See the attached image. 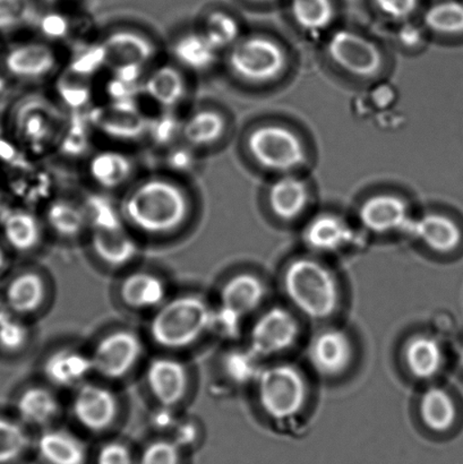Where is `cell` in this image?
I'll use <instances>...</instances> for the list:
<instances>
[{
  "label": "cell",
  "instance_id": "cell-30",
  "mask_svg": "<svg viewBox=\"0 0 463 464\" xmlns=\"http://www.w3.org/2000/svg\"><path fill=\"white\" fill-rule=\"evenodd\" d=\"M403 356L408 370L416 379H432L443 366L441 344L430 335H416L408 341Z\"/></svg>",
  "mask_w": 463,
  "mask_h": 464
},
{
  "label": "cell",
  "instance_id": "cell-19",
  "mask_svg": "<svg viewBox=\"0 0 463 464\" xmlns=\"http://www.w3.org/2000/svg\"><path fill=\"white\" fill-rule=\"evenodd\" d=\"M93 122L102 133L116 140H138L150 129L147 118L130 100L99 108L93 112Z\"/></svg>",
  "mask_w": 463,
  "mask_h": 464
},
{
  "label": "cell",
  "instance_id": "cell-44",
  "mask_svg": "<svg viewBox=\"0 0 463 464\" xmlns=\"http://www.w3.org/2000/svg\"><path fill=\"white\" fill-rule=\"evenodd\" d=\"M243 317L224 306L212 309L210 334L222 339H234L238 335Z\"/></svg>",
  "mask_w": 463,
  "mask_h": 464
},
{
  "label": "cell",
  "instance_id": "cell-39",
  "mask_svg": "<svg viewBox=\"0 0 463 464\" xmlns=\"http://www.w3.org/2000/svg\"><path fill=\"white\" fill-rule=\"evenodd\" d=\"M426 25L443 34H458L463 32V4L448 0L435 4L425 15Z\"/></svg>",
  "mask_w": 463,
  "mask_h": 464
},
{
  "label": "cell",
  "instance_id": "cell-17",
  "mask_svg": "<svg viewBox=\"0 0 463 464\" xmlns=\"http://www.w3.org/2000/svg\"><path fill=\"white\" fill-rule=\"evenodd\" d=\"M307 356L319 374L328 377L342 374L352 361V341L342 331L325 330L312 340Z\"/></svg>",
  "mask_w": 463,
  "mask_h": 464
},
{
  "label": "cell",
  "instance_id": "cell-34",
  "mask_svg": "<svg viewBox=\"0 0 463 464\" xmlns=\"http://www.w3.org/2000/svg\"><path fill=\"white\" fill-rule=\"evenodd\" d=\"M420 413L421 420L430 430L444 433L455 424L457 408L447 391L432 388L421 397Z\"/></svg>",
  "mask_w": 463,
  "mask_h": 464
},
{
  "label": "cell",
  "instance_id": "cell-18",
  "mask_svg": "<svg viewBox=\"0 0 463 464\" xmlns=\"http://www.w3.org/2000/svg\"><path fill=\"white\" fill-rule=\"evenodd\" d=\"M142 89L152 102L165 111L181 106L189 94L185 71L174 63L154 68L144 77Z\"/></svg>",
  "mask_w": 463,
  "mask_h": 464
},
{
  "label": "cell",
  "instance_id": "cell-6",
  "mask_svg": "<svg viewBox=\"0 0 463 464\" xmlns=\"http://www.w3.org/2000/svg\"><path fill=\"white\" fill-rule=\"evenodd\" d=\"M287 57L284 49L265 36L253 35L230 49L228 65L238 79L249 83H266L285 70Z\"/></svg>",
  "mask_w": 463,
  "mask_h": 464
},
{
  "label": "cell",
  "instance_id": "cell-23",
  "mask_svg": "<svg viewBox=\"0 0 463 464\" xmlns=\"http://www.w3.org/2000/svg\"><path fill=\"white\" fill-rule=\"evenodd\" d=\"M34 445L45 464H85L88 459L83 440L72 431L57 427L41 430Z\"/></svg>",
  "mask_w": 463,
  "mask_h": 464
},
{
  "label": "cell",
  "instance_id": "cell-48",
  "mask_svg": "<svg viewBox=\"0 0 463 464\" xmlns=\"http://www.w3.org/2000/svg\"><path fill=\"white\" fill-rule=\"evenodd\" d=\"M178 420L179 418L176 416L175 408L159 406L152 416L154 429L161 430L171 431Z\"/></svg>",
  "mask_w": 463,
  "mask_h": 464
},
{
  "label": "cell",
  "instance_id": "cell-45",
  "mask_svg": "<svg viewBox=\"0 0 463 464\" xmlns=\"http://www.w3.org/2000/svg\"><path fill=\"white\" fill-rule=\"evenodd\" d=\"M95 464H136L129 445L111 440L99 449Z\"/></svg>",
  "mask_w": 463,
  "mask_h": 464
},
{
  "label": "cell",
  "instance_id": "cell-13",
  "mask_svg": "<svg viewBox=\"0 0 463 464\" xmlns=\"http://www.w3.org/2000/svg\"><path fill=\"white\" fill-rule=\"evenodd\" d=\"M13 413L27 429L53 427L61 416V400L52 386L27 385L13 398Z\"/></svg>",
  "mask_w": 463,
  "mask_h": 464
},
{
  "label": "cell",
  "instance_id": "cell-12",
  "mask_svg": "<svg viewBox=\"0 0 463 464\" xmlns=\"http://www.w3.org/2000/svg\"><path fill=\"white\" fill-rule=\"evenodd\" d=\"M328 52L337 65L358 76L374 75L382 65L378 47L351 31H339L331 36Z\"/></svg>",
  "mask_w": 463,
  "mask_h": 464
},
{
  "label": "cell",
  "instance_id": "cell-47",
  "mask_svg": "<svg viewBox=\"0 0 463 464\" xmlns=\"http://www.w3.org/2000/svg\"><path fill=\"white\" fill-rule=\"evenodd\" d=\"M379 8L390 17L406 18L414 13L419 0H375Z\"/></svg>",
  "mask_w": 463,
  "mask_h": 464
},
{
  "label": "cell",
  "instance_id": "cell-2",
  "mask_svg": "<svg viewBox=\"0 0 463 464\" xmlns=\"http://www.w3.org/2000/svg\"><path fill=\"white\" fill-rule=\"evenodd\" d=\"M212 309L199 295L167 299L153 312L149 324L150 338L158 347L170 352L192 347L210 334Z\"/></svg>",
  "mask_w": 463,
  "mask_h": 464
},
{
  "label": "cell",
  "instance_id": "cell-24",
  "mask_svg": "<svg viewBox=\"0 0 463 464\" xmlns=\"http://www.w3.org/2000/svg\"><path fill=\"white\" fill-rule=\"evenodd\" d=\"M362 225L378 234L405 229L410 225L408 208L393 195H376L362 204L360 211Z\"/></svg>",
  "mask_w": 463,
  "mask_h": 464
},
{
  "label": "cell",
  "instance_id": "cell-36",
  "mask_svg": "<svg viewBox=\"0 0 463 464\" xmlns=\"http://www.w3.org/2000/svg\"><path fill=\"white\" fill-rule=\"evenodd\" d=\"M217 52L231 48L238 43L240 29L237 20L225 12L207 14L198 29Z\"/></svg>",
  "mask_w": 463,
  "mask_h": 464
},
{
  "label": "cell",
  "instance_id": "cell-4",
  "mask_svg": "<svg viewBox=\"0 0 463 464\" xmlns=\"http://www.w3.org/2000/svg\"><path fill=\"white\" fill-rule=\"evenodd\" d=\"M263 411L275 420H289L305 406L307 385L302 372L288 363L265 368L256 380Z\"/></svg>",
  "mask_w": 463,
  "mask_h": 464
},
{
  "label": "cell",
  "instance_id": "cell-42",
  "mask_svg": "<svg viewBox=\"0 0 463 464\" xmlns=\"http://www.w3.org/2000/svg\"><path fill=\"white\" fill-rule=\"evenodd\" d=\"M183 449L171 439L152 440L143 449L136 464H181Z\"/></svg>",
  "mask_w": 463,
  "mask_h": 464
},
{
  "label": "cell",
  "instance_id": "cell-28",
  "mask_svg": "<svg viewBox=\"0 0 463 464\" xmlns=\"http://www.w3.org/2000/svg\"><path fill=\"white\" fill-rule=\"evenodd\" d=\"M406 229L439 253L452 252L462 239L459 226L450 218L442 215L425 216L419 221L410 222Z\"/></svg>",
  "mask_w": 463,
  "mask_h": 464
},
{
  "label": "cell",
  "instance_id": "cell-54",
  "mask_svg": "<svg viewBox=\"0 0 463 464\" xmlns=\"http://www.w3.org/2000/svg\"><path fill=\"white\" fill-rule=\"evenodd\" d=\"M261 2H262V0H261Z\"/></svg>",
  "mask_w": 463,
  "mask_h": 464
},
{
  "label": "cell",
  "instance_id": "cell-51",
  "mask_svg": "<svg viewBox=\"0 0 463 464\" xmlns=\"http://www.w3.org/2000/svg\"><path fill=\"white\" fill-rule=\"evenodd\" d=\"M12 315H15L11 309H9L8 304L5 302L2 294H0V323L7 320L8 317Z\"/></svg>",
  "mask_w": 463,
  "mask_h": 464
},
{
  "label": "cell",
  "instance_id": "cell-31",
  "mask_svg": "<svg viewBox=\"0 0 463 464\" xmlns=\"http://www.w3.org/2000/svg\"><path fill=\"white\" fill-rule=\"evenodd\" d=\"M44 222L62 238L74 239L89 229L85 207L68 198L50 202L44 210Z\"/></svg>",
  "mask_w": 463,
  "mask_h": 464
},
{
  "label": "cell",
  "instance_id": "cell-1",
  "mask_svg": "<svg viewBox=\"0 0 463 464\" xmlns=\"http://www.w3.org/2000/svg\"><path fill=\"white\" fill-rule=\"evenodd\" d=\"M118 208L126 226L139 234L166 237L188 224L194 199L179 180L150 176L130 186Z\"/></svg>",
  "mask_w": 463,
  "mask_h": 464
},
{
  "label": "cell",
  "instance_id": "cell-41",
  "mask_svg": "<svg viewBox=\"0 0 463 464\" xmlns=\"http://www.w3.org/2000/svg\"><path fill=\"white\" fill-rule=\"evenodd\" d=\"M34 18L35 11L31 0H0V31L20 29Z\"/></svg>",
  "mask_w": 463,
  "mask_h": 464
},
{
  "label": "cell",
  "instance_id": "cell-32",
  "mask_svg": "<svg viewBox=\"0 0 463 464\" xmlns=\"http://www.w3.org/2000/svg\"><path fill=\"white\" fill-rule=\"evenodd\" d=\"M352 237V232L346 222L333 215L317 217L305 232L307 244L320 252H334L342 248Z\"/></svg>",
  "mask_w": 463,
  "mask_h": 464
},
{
  "label": "cell",
  "instance_id": "cell-8",
  "mask_svg": "<svg viewBox=\"0 0 463 464\" xmlns=\"http://www.w3.org/2000/svg\"><path fill=\"white\" fill-rule=\"evenodd\" d=\"M252 157L267 169L287 171L302 165L306 153L302 140L285 127L263 126L248 136Z\"/></svg>",
  "mask_w": 463,
  "mask_h": 464
},
{
  "label": "cell",
  "instance_id": "cell-15",
  "mask_svg": "<svg viewBox=\"0 0 463 464\" xmlns=\"http://www.w3.org/2000/svg\"><path fill=\"white\" fill-rule=\"evenodd\" d=\"M43 372L52 388L74 391L93 374L91 354L74 347L53 350L44 358Z\"/></svg>",
  "mask_w": 463,
  "mask_h": 464
},
{
  "label": "cell",
  "instance_id": "cell-46",
  "mask_svg": "<svg viewBox=\"0 0 463 464\" xmlns=\"http://www.w3.org/2000/svg\"><path fill=\"white\" fill-rule=\"evenodd\" d=\"M172 431L171 440L181 449L192 447L199 438V427L197 422L189 420H179Z\"/></svg>",
  "mask_w": 463,
  "mask_h": 464
},
{
  "label": "cell",
  "instance_id": "cell-49",
  "mask_svg": "<svg viewBox=\"0 0 463 464\" xmlns=\"http://www.w3.org/2000/svg\"><path fill=\"white\" fill-rule=\"evenodd\" d=\"M41 24H43V32L52 35L63 34L66 30L65 20L62 16L53 15V14L45 16Z\"/></svg>",
  "mask_w": 463,
  "mask_h": 464
},
{
  "label": "cell",
  "instance_id": "cell-50",
  "mask_svg": "<svg viewBox=\"0 0 463 464\" xmlns=\"http://www.w3.org/2000/svg\"><path fill=\"white\" fill-rule=\"evenodd\" d=\"M11 252L3 243L0 238V280H3L7 276L9 270H11L12 256Z\"/></svg>",
  "mask_w": 463,
  "mask_h": 464
},
{
  "label": "cell",
  "instance_id": "cell-38",
  "mask_svg": "<svg viewBox=\"0 0 463 464\" xmlns=\"http://www.w3.org/2000/svg\"><path fill=\"white\" fill-rule=\"evenodd\" d=\"M292 9L294 20L308 31L325 29L334 15L331 0H293Z\"/></svg>",
  "mask_w": 463,
  "mask_h": 464
},
{
  "label": "cell",
  "instance_id": "cell-16",
  "mask_svg": "<svg viewBox=\"0 0 463 464\" xmlns=\"http://www.w3.org/2000/svg\"><path fill=\"white\" fill-rule=\"evenodd\" d=\"M3 280L0 294L16 316L26 320L43 307L47 285L39 272L25 268L11 275L7 273Z\"/></svg>",
  "mask_w": 463,
  "mask_h": 464
},
{
  "label": "cell",
  "instance_id": "cell-7",
  "mask_svg": "<svg viewBox=\"0 0 463 464\" xmlns=\"http://www.w3.org/2000/svg\"><path fill=\"white\" fill-rule=\"evenodd\" d=\"M143 352V341L134 331L109 332L98 340L90 353L93 372L108 381L125 379L139 365Z\"/></svg>",
  "mask_w": 463,
  "mask_h": 464
},
{
  "label": "cell",
  "instance_id": "cell-27",
  "mask_svg": "<svg viewBox=\"0 0 463 464\" xmlns=\"http://www.w3.org/2000/svg\"><path fill=\"white\" fill-rule=\"evenodd\" d=\"M265 297V286L256 276L239 273L222 285L219 304L244 318L260 307Z\"/></svg>",
  "mask_w": 463,
  "mask_h": 464
},
{
  "label": "cell",
  "instance_id": "cell-9",
  "mask_svg": "<svg viewBox=\"0 0 463 464\" xmlns=\"http://www.w3.org/2000/svg\"><path fill=\"white\" fill-rule=\"evenodd\" d=\"M71 411L82 429L90 433H103L118 420L120 400L108 386L88 381L74 390Z\"/></svg>",
  "mask_w": 463,
  "mask_h": 464
},
{
  "label": "cell",
  "instance_id": "cell-5",
  "mask_svg": "<svg viewBox=\"0 0 463 464\" xmlns=\"http://www.w3.org/2000/svg\"><path fill=\"white\" fill-rule=\"evenodd\" d=\"M102 50L104 66L116 79L127 83H138L144 67L158 54V47L151 36L143 32L122 27L113 30L99 44Z\"/></svg>",
  "mask_w": 463,
  "mask_h": 464
},
{
  "label": "cell",
  "instance_id": "cell-37",
  "mask_svg": "<svg viewBox=\"0 0 463 464\" xmlns=\"http://www.w3.org/2000/svg\"><path fill=\"white\" fill-rule=\"evenodd\" d=\"M260 358L249 347L246 350H231L226 353L222 368L227 377L234 383L242 385L251 383V382H256L262 372L258 363Z\"/></svg>",
  "mask_w": 463,
  "mask_h": 464
},
{
  "label": "cell",
  "instance_id": "cell-33",
  "mask_svg": "<svg viewBox=\"0 0 463 464\" xmlns=\"http://www.w3.org/2000/svg\"><path fill=\"white\" fill-rule=\"evenodd\" d=\"M269 199L276 216L281 219L293 220L305 210L308 190L302 180L285 177L272 186Z\"/></svg>",
  "mask_w": 463,
  "mask_h": 464
},
{
  "label": "cell",
  "instance_id": "cell-52",
  "mask_svg": "<svg viewBox=\"0 0 463 464\" xmlns=\"http://www.w3.org/2000/svg\"><path fill=\"white\" fill-rule=\"evenodd\" d=\"M460 362H461V365L463 367V347H462L461 353H460Z\"/></svg>",
  "mask_w": 463,
  "mask_h": 464
},
{
  "label": "cell",
  "instance_id": "cell-43",
  "mask_svg": "<svg viewBox=\"0 0 463 464\" xmlns=\"http://www.w3.org/2000/svg\"><path fill=\"white\" fill-rule=\"evenodd\" d=\"M18 129H20L23 138L32 140V142L47 140L49 133L53 131L50 121L43 113L26 111L18 113Z\"/></svg>",
  "mask_w": 463,
  "mask_h": 464
},
{
  "label": "cell",
  "instance_id": "cell-11",
  "mask_svg": "<svg viewBox=\"0 0 463 464\" xmlns=\"http://www.w3.org/2000/svg\"><path fill=\"white\" fill-rule=\"evenodd\" d=\"M145 384L158 406L176 408L188 394V368L175 357L153 358L145 370Z\"/></svg>",
  "mask_w": 463,
  "mask_h": 464
},
{
  "label": "cell",
  "instance_id": "cell-26",
  "mask_svg": "<svg viewBox=\"0 0 463 464\" xmlns=\"http://www.w3.org/2000/svg\"><path fill=\"white\" fill-rule=\"evenodd\" d=\"M227 121L217 109L202 108L194 111L180 125V136L189 149L215 147L226 134Z\"/></svg>",
  "mask_w": 463,
  "mask_h": 464
},
{
  "label": "cell",
  "instance_id": "cell-21",
  "mask_svg": "<svg viewBox=\"0 0 463 464\" xmlns=\"http://www.w3.org/2000/svg\"><path fill=\"white\" fill-rule=\"evenodd\" d=\"M126 225L90 229L91 248L109 267H124L138 256L139 246Z\"/></svg>",
  "mask_w": 463,
  "mask_h": 464
},
{
  "label": "cell",
  "instance_id": "cell-20",
  "mask_svg": "<svg viewBox=\"0 0 463 464\" xmlns=\"http://www.w3.org/2000/svg\"><path fill=\"white\" fill-rule=\"evenodd\" d=\"M118 295L125 306L134 311H157L168 299L165 280L156 273L135 271L121 280Z\"/></svg>",
  "mask_w": 463,
  "mask_h": 464
},
{
  "label": "cell",
  "instance_id": "cell-3",
  "mask_svg": "<svg viewBox=\"0 0 463 464\" xmlns=\"http://www.w3.org/2000/svg\"><path fill=\"white\" fill-rule=\"evenodd\" d=\"M284 286L294 307L313 320H324L337 311V279L315 259L303 257L290 263L285 271Z\"/></svg>",
  "mask_w": 463,
  "mask_h": 464
},
{
  "label": "cell",
  "instance_id": "cell-25",
  "mask_svg": "<svg viewBox=\"0 0 463 464\" xmlns=\"http://www.w3.org/2000/svg\"><path fill=\"white\" fill-rule=\"evenodd\" d=\"M43 224L39 218L27 210H14L0 222V238L14 254H27L43 240Z\"/></svg>",
  "mask_w": 463,
  "mask_h": 464
},
{
  "label": "cell",
  "instance_id": "cell-53",
  "mask_svg": "<svg viewBox=\"0 0 463 464\" xmlns=\"http://www.w3.org/2000/svg\"><path fill=\"white\" fill-rule=\"evenodd\" d=\"M44 2H47V3H50V4H53V3L59 2V0H44Z\"/></svg>",
  "mask_w": 463,
  "mask_h": 464
},
{
  "label": "cell",
  "instance_id": "cell-14",
  "mask_svg": "<svg viewBox=\"0 0 463 464\" xmlns=\"http://www.w3.org/2000/svg\"><path fill=\"white\" fill-rule=\"evenodd\" d=\"M58 53L52 45L29 41L14 45L5 56V68L17 80L36 82L47 79L57 70Z\"/></svg>",
  "mask_w": 463,
  "mask_h": 464
},
{
  "label": "cell",
  "instance_id": "cell-29",
  "mask_svg": "<svg viewBox=\"0 0 463 464\" xmlns=\"http://www.w3.org/2000/svg\"><path fill=\"white\" fill-rule=\"evenodd\" d=\"M171 53L177 65L192 72L211 70L219 53L199 30L186 32L178 36L172 44Z\"/></svg>",
  "mask_w": 463,
  "mask_h": 464
},
{
  "label": "cell",
  "instance_id": "cell-10",
  "mask_svg": "<svg viewBox=\"0 0 463 464\" xmlns=\"http://www.w3.org/2000/svg\"><path fill=\"white\" fill-rule=\"evenodd\" d=\"M296 318L287 309L275 307L262 314L254 323L249 349L258 357H270L293 347L299 336Z\"/></svg>",
  "mask_w": 463,
  "mask_h": 464
},
{
  "label": "cell",
  "instance_id": "cell-22",
  "mask_svg": "<svg viewBox=\"0 0 463 464\" xmlns=\"http://www.w3.org/2000/svg\"><path fill=\"white\" fill-rule=\"evenodd\" d=\"M91 181L103 190L124 188L135 172V162L121 150H101L91 156L86 166Z\"/></svg>",
  "mask_w": 463,
  "mask_h": 464
},
{
  "label": "cell",
  "instance_id": "cell-40",
  "mask_svg": "<svg viewBox=\"0 0 463 464\" xmlns=\"http://www.w3.org/2000/svg\"><path fill=\"white\" fill-rule=\"evenodd\" d=\"M31 330L26 320L16 315L0 323V359L17 357L29 345Z\"/></svg>",
  "mask_w": 463,
  "mask_h": 464
},
{
  "label": "cell",
  "instance_id": "cell-35",
  "mask_svg": "<svg viewBox=\"0 0 463 464\" xmlns=\"http://www.w3.org/2000/svg\"><path fill=\"white\" fill-rule=\"evenodd\" d=\"M29 429L14 413L0 411V464H15L29 451Z\"/></svg>",
  "mask_w": 463,
  "mask_h": 464
}]
</instances>
